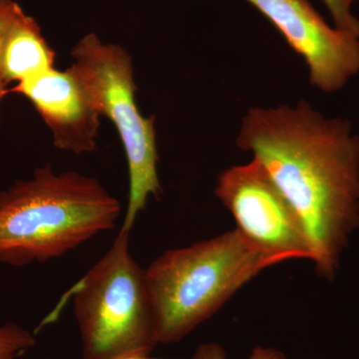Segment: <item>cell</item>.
<instances>
[{
    "instance_id": "10",
    "label": "cell",
    "mask_w": 359,
    "mask_h": 359,
    "mask_svg": "<svg viewBox=\"0 0 359 359\" xmlns=\"http://www.w3.org/2000/svg\"><path fill=\"white\" fill-rule=\"evenodd\" d=\"M36 344L35 334L16 323L0 325V359H18Z\"/></svg>"
},
{
    "instance_id": "5",
    "label": "cell",
    "mask_w": 359,
    "mask_h": 359,
    "mask_svg": "<svg viewBox=\"0 0 359 359\" xmlns=\"http://www.w3.org/2000/svg\"><path fill=\"white\" fill-rule=\"evenodd\" d=\"M71 56L74 63L70 69L121 138L129 175L128 204L121 228L131 231L149 198L162 193L154 117H144L138 109L132 58L122 46L105 43L91 32L74 45Z\"/></svg>"
},
{
    "instance_id": "1",
    "label": "cell",
    "mask_w": 359,
    "mask_h": 359,
    "mask_svg": "<svg viewBox=\"0 0 359 359\" xmlns=\"http://www.w3.org/2000/svg\"><path fill=\"white\" fill-rule=\"evenodd\" d=\"M238 148L252 153L301 219L321 278L332 280L359 229V135L306 101L255 107L243 119Z\"/></svg>"
},
{
    "instance_id": "11",
    "label": "cell",
    "mask_w": 359,
    "mask_h": 359,
    "mask_svg": "<svg viewBox=\"0 0 359 359\" xmlns=\"http://www.w3.org/2000/svg\"><path fill=\"white\" fill-rule=\"evenodd\" d=\"M358 0H323L339 29L353 33L359 37V20L353 13L354 2Z\"/></svg>"
},
{
    "instance_id": "12",
    "label": "cell",
    "mask_w": 359,
    "mask_h": 359,
    "mask_svg": "<svg viewBox=\"0 0 359 359\" xmlns=\"http://www.w3.org/2000/svg\"><path fill=\"white\" fill-rule=\"evenodd\" d=\"M192 359H229L226 351L216 344H205L198 347ZM247 359H287V356L273 347L257 346Z\"/></svg>"
},
{
    "instance_id": "7",
    "label": "cell",
    "mask_w": 359,
    "mask_h": 359,
    "mask_svg": "<svg viewBox=\"0 0 359 359\" xmlns=\"http://www.w3.org/2000/svg\"><path fill=\"white\" fill-rule=\"evenodd\" d=\"M306 61L320 91L344 89L359 73V37L328 25L309 0H247Z\"/></svg>"
},
{
    "instance_id": "8",
    "label": "cell",
    "mask_w": 359,
    "mask_h": 359,
    "mask_svg": "<svg viewBox=\"0 0 359 359\" xmlns=\"http://www.w3.org/2000/svg\"><path fill=\"white\" fill-rule=\"evenodd\" d=\"M25 96L50 129L56 148L76 155L97 148L100 113L70 67H55L7 89Z\"/></svg>"
},
{
    "instance_id": "13",
    "label": "cell",
    "mask_w": 359,
    "mask_h": 359,
    "mask_svg": "<svg viewBox=\"0 0 359 359\" xmlns=\"http://www.w3.org/2000/svg\"><path fill=\"white\" fill-rule=\"evenodd\" d=\"M20 7V4L15 0H0V46H1L2 39H4L7 26L11 23ZM6 95L7 88L2 83L1 77H0V104H1L2 99ZM0 123H1V119H0Z\"/></svg>"
},
{
    "instance_id": "2",
    "label": "cell",
    "mask_w": 359,
    "mask_h": 359,
    "mask_svg": "<svg viewBox=\"0 0 359 359\" xmlns=\"http://www.w3.org/2000/svg\"><path fill=\"white\" fill-rule=\"evenodd\" d=\"M121 204L94 177L50 164L0 192V263H46L115 228Z\"/></svg>"
},
{
    "instance_id": "15",
    "label": "cell",
    "mask_w": 359,
    "mask_h": 359,
    "mask_svg": "<svg viewBox=\"0 0 359 359\" xmlns=\"http://www.w3.org/2000/svg\"><path fill=\"white\" fill-rule=\"evenodd\" d=\"M39 359H48V358H39Z\"/></svg>"
},
{
    "instance_id": "4",
    "label": "cell",
    "mask_w": 359,
    "mask_h": 359,
    "mask_svg": "<svg viewBox=\"0 0 359 359\" xmlns=\"http://www.w3.org/2000/svg\"><path fill=\"white\" fill-rule=\"evenodd\" d=\"M120 229L110 249L69 290L83 359L150 355L157 346L145 269Z\"/></svg>"
},
{
    "instance_id": "9",
    "label": "cell",
    "mask_w": 359,
    "mask_h": 359,
    "mask_svg": "<svg viewBox=\"0 0 359 359\" xmlns=\"http://www.w3.org/2000/svg\"><path fill=\"white\" fill-rule=\"evenodd\" d=\"M56 53L32 16L20 7L7 26L0 46V77L16 84L55 67ZM8 89V88H7Z\"/></svg>"
},
{
    "instance_id": "6",
    "label": "cell",
    "mask_w": 359,
    "mask_h": 359,
    "mask_svg": "<svg viewBox=\"0 0 359 359\" xmlns=\"http://www.w3.org/2000/svg\"><path fill=\"white\" fill-rule=\"evenodd\" d=\"M215 194L235 219L238 230L276 264L311 261L301 219L256 158L224 170Z\"/></svg>"
},
{
    "instance_id": "3",
    "label": "cell",
    "mask_w": 359,
    "mask_h": 359,
    "mask_svg": "<svg viewBox=\"0 0 359 359\" xmlns=\"http://www.w3.org/2000/svg\"><path fill=\"white\" fill-rule=\"evenodd\" d=\"M275 264L237 228L161 255L145 269L158 344L185 339Z\"/></svg>"
},
{
    "instance_id": "14",
    "label": "cell",
    "mask_w": 359,
    "mask_h": 359,
    "mask_svg": "<svg viewBox=\"0 0 359 359\" xmlns=\"http://www.w3.org/2000/svg\"><path fill=\"white\" fill-rule=\"evenodd\" d=\"M120 359H162V358H151L150 355H147V356H130V358H120Z\"/></svg>"
}]
</instances>
